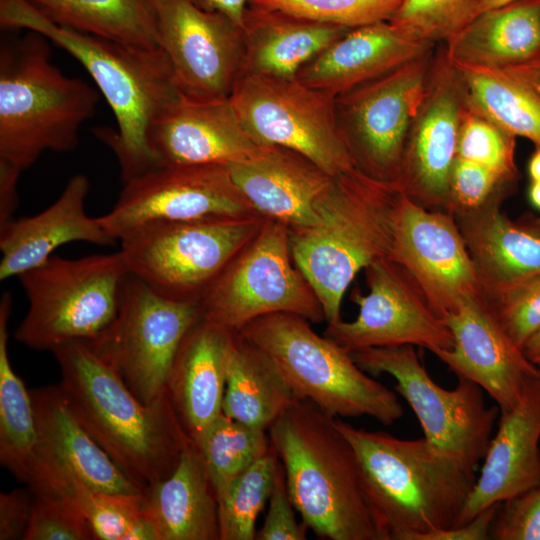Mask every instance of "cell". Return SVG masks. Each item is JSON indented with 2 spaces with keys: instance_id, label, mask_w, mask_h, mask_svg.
Listing matches in <instances>:
<instances>
[{
  "instance_id": "cell-1",
  "label": "cell",
  "mask_w": 540,
  "mask_h": 540,
  "mask_svg": "<svg viewBox=\"0 0 540 540\" xmlns=\"http://www.w3.org/2000/svg\"><path fill=\"white\" fill-rule=\"evenodd\" d=\"M70 409L123 474L142 492L167 478L193 442L167 392L145 404L86 341L51 351Z\"/></svg>"
},
{
  "instance_id": "cell-2",
  "label": "cell",
  "mask_w": 540,
  "mask_h": 540,
  "mask_svg": "<svg viewBox=\"0 0 540 540\" xmlns=\"http://www.w3.org/2000/svg\"><path fill=\"white\" fill-rule=\"evenodd\" d=\"M0 25L43 35L87 70L115 116L117 131L100 135L119 161L123 182L158 167L148 144L150 129L183 98L160 47L128 45L57 25L28 0H0Z\"/></svg>"
},
{
  "instance_id": "cell-3",
  "label": "cell",
  "mask_w": 540,
  "mask_h": 540,
  "mask_svg": "<svg viewBox=\"0 0 540 540\" xmlns=\"http://www.w3.org/2000/svg\"><path fill=\"white\" fill-rule=\"evenodd\" d=\"M335 425L351 444L375 520L387 540H421L453 528L475 484V469L438 450L425 437Z\"/></svg>"
},
{
  "instance_id": "cell-4",
  "label": "cell",
  "mask_w": 540,
  "mask_h": 540,
  "mask_svg": "<svg viewBox=\"0 0 540 540\" xmlns=\"http://www.w3.org/2000/svg\"><path fill=\"white\" fill-rule=\"evenodd\" d=\"M335 417L295 400L268 435L302 522L330 540H387L364 489L356 454Z\"/></svg>"
},
{
  "instance_id": "cell-5",
  "label": "cell",
  "mask_w": 540,
  "mask_h": 540,
  "mask_svg": "<svg viewBox=\"0 0 540 540\" xmlns=\"http://www.w3.org/2000/svg\"><path fill=\"white\" fill-rule=\"evenodd\" d=\"M402 190L358 167L333 177L317 205L318 222L289 229L293 260L315 291L325 321L341 319L356 274L389 257Z\"/></svg>"
},
{
  "instance_id": "cell-6",
  "label": "cell",
  "mask_w": 540,
  "mask_h": 540,
  "mask_svg": "<svg viewBox=\"0 0 540 540\" xmlns=\"http://www.w3.org/2000/svg\"><path fill=\"white\" fill-rule=\"evenodd\" d=\"M48 42L29 30L0 48V160L21 171L46 151L74 150L100 97L52 64Z\"/></svg>"
},
{
  "instance_id": "cell-7",
  "label": "cell",
  "mask_w": 540,
  "mask_h": 540,
  "mask_svg": "<svg viewBox=\"0 0 540 540\" xmlns=\"http://www.w3.org/2000/svg\"><path fill=\"white\" fill-rule=\"evenodd\" d=\"M239 333L274 362L297 400H307L335 418L369 416L389 426L403 416L397 395L369 376L350 352L310 322L289 313L259 317Z\"/></svg>"
},
{
  "instance_id": "cell-8",
  "label": "cell",
  "mask_w": 540,
  "mask_h": 540,
  "mask_svg": "<svg viewBox=\"0 0 540 540\" xmlns=\"http://www.w3.org/2000/svg\"><path fill=\"white\" fill-rule=\"evenodd\" d=\"M128 275L120 250L77 259L51 256L18 276L28 310L15 339L49 351L67 342L102 339L118 319Z\"/></svg>"
},
{
  "instance_id": "cell-9",
  "label": "cell",
  "mask_w": 540,
  "mask_h": 540,
  "mask_svg": "<svg viewBox=\"0 0 540 540\" xmlns=\"http://www.w3.org/2000/svg\"><path fill=\"white\" fill-rule=\"evenodd\" d=\"M259 214L209 220L155 222L119 241L129 274L156 294L200 303L230 263L261 229Z\"/></svg>"
},
{
  "instance_id": "cell-10",
  "label": "cell",
  "mask_w": 540,
  "mask_h": 540,
  "mask_svg": "<svg viewBox=\"0 0 540 540\" xmlns=\"http://www.w3.org/2000/svg\"><path fill=\"white\" fill-rule=\"evenodd\" d=\"M200 306L202 318L230 332L274 313L325 321L319 298L293 260L289 228L269 218L212 283Z\"/></svg>"
},
{
  "instance_id": "cell-11",
  "label": "cell",
  "mask_w": 540,
  "mask_h": 540,
  "mask_svg": "<svg viewBox=\"0 0 540 540\" xmlns=\"http://www.w3.org/2000/svg\"><path fill=\"white\" fill-rule=\"evenodd\" d=\"M370 375L389 374L396 391L416 415L424 437L438 450L475 469L488 449L499 414L488 407L483 389L457 376L455 388L438 385L420 362L414 346L373 347L350 352Z\"/></svg>"
},
{
  "instance_id": "cell-12",
  "label": "cell",
  "mask_w": 540,
  "mask_h": 540,
  "mask_svg": "<svg viewBox=\"0 0 540 540\" xmlns=\"http://www.w3.org/2000/svg\"><path fill=\"white\" fill-rule=\"evenodd\" d=\"M230 100L260 144L294 150L333 177L357 167L338 126L335 97L296 77L245 74Z\"/></svg>"
},
{
  "instance_id": "cell-13",
  "label": "cell",
  "mask_w": 540,
  "mask_h": 540,
  "mask_svg": "<svg viewBox=\"0 0 540 540\" xmlns=\"http://www.w3.org/2000/svg\"><path fill=\"white\" fill-rule=\"evenodd\" d=\"M201 318L200 303L164 298L129 274L115 325L105 337L89 343L133 394L150 404L166 393L178 350Z\"/></svg>"
},
{
  "instance_id": "cell-14",
  "label": "cell",
  "mask_w": 540,
  "mask_h": 540,
  "mask_svg": "<svg viewBox=\"0 0 540 540\" xmlns=\"http://www.w3.org/2000/svg\"><path fill=\"white\" fill-rule=\"evenodd\" d=\"M432 52L335 97L338 126L356 165L376 179L398 182L407 136L426 93Z\"/></svg>"
},
{
  "instance_id": "cell-15",
  "label": "cell",
  "mask_w": 540,
  "mask_h": 540,
  "mask_svg": "<svg viewBox=\"0 0 540 540\" xmlns=\"http://www.w3.org/2000/svg\"><path fill=\"white\" fill-rule=\"evenodd\" d=\"M123 184L113 208L97 217L116 241L155 222L258 214L233 181L226 165L158 166Z\"/></svg>"
},
{
  "instance_id": "cell-16",
  "label": "cell",
  "mask_w": 540,
  "mask_h": 540,
  "mask_svg": "<svg viewBox=\"0 0 540 540\" xmlns=\"http://www.w3.org/2000/svg\"><path fill=\"white\" fill-rule=\"evenodd\" d=\"M364 271L369 291L351 293L357 317L328 323L324 336L348 352L412 345L435 354L453 348L451 330L400 264L385 257Z\"/></svg>"
},
{
  "instance_id": "cell-17",
  "label": "cell",
  "mask_w": 540,
  "mask_h": 540,
  "mask_svg": "<svg viewBox=\"0 0 540 540\" xmlns=\"http://www.w3.org/2000/svg\"><path fill=\"white\" fill-rule=\"evenodd\" d=\"M159 47L172 67L180 94L188 100L230 98L244 70L242 26L187 0H153Z\"/></svg>"
},
{
  "instance_id": "cell-18",
  "label": "cell",
  "mask_w": 540,
  "mask_h": 540,
  "mask_svg": "<svg viewBox=\"0 0 540 540\" xmlns=\"http://www.w3.org/2000/svg\"><path fill=\"white\" fill-rule=\"evenodd\" d=\"M389 258L408 272L442 319L467 298L481 295L454 215L424 208L403 192Z\"/></svg>"
},
{
  "instance_id": "cell-19",
  "label": "cell",
  "mask_w": 540,
  "mask_h": 540,
  "mask_svg": "<svg viewBox=\"0 0 540 540\" xmlns=\"http://www.w3.org/2000/svg\"><path fill=\"white\" fill-rule=\"evenodd\" d=\"M466 97L445 51L432 62L426 93L404 147L397 184L429 210L447 211Z\"/></svg>"
},
{
  "instance_id": "cell-20",
  "label": "cell",
  "mask_w": 540,
  "mask_h": 540,
  "mask_svg": "<svg viewBox=\"0 0 540 540\" xmlns=\"http://www.w3.org/2000/svg\"><path fill=\"white\" fill-rule=\"evenodd\" d=\"M453 348L435 353L457 376L478 384L497 403L500 413L515 408L540 378L481 295L467 298L443 318Z\"/></svg>"
},
{
  "instance_id": "cell-21",
  "label": "cell",
  "mask_w": 540,
  "mask_h": 540,
  "mask_svg": "<svg viewBox=\"0 0 540 540\" xmlns=\"http://www.w3.org/2000/svg\"><path fill=\"white\" fill-rule=\"evenodd\" d=\"M148 144L157 166H229L254 159L268 147L247 131L230 98L183 97L153 124Z\"/></svg>"
},
{
  "instance_id": "cell-22",
  "label": "cell",
  "mask_w": 540,
  "mask_h": 540,
  "mask_svg": "<svg viewBox=\"0 0 540 540\" xmlns=\"http://www.w3.org/2000/svg\"><path fill=\"white\" fill-rule=\"evenodd\" d=\"M500 414L456 526L540 483V378L515 408Z\"/></svg>"
},
{
  "instance_id": "cell-23",
  "label": "cell",
  "mask_w": 540,
  "mask_h": 540,
  "mask_svg": "<svg viewBox=\"0 0 540 540\" xmlns=\"http://www.w3.org/2000/svg\"><path fill=\"white\" fill-rule=\"evenodd\" d=\"M228 168L254 210L289 229L318 222V202L333 179L307 157L281 146H268L256 158Z\"/></svg>"
},
{
  "instance_id": "cell-24",
  "label": "cell",
  "mask_w": 540,
  "mask_h": 540,
  "mask_svg": "<svg viewBox=\"0 0 540 540\" xmlns=\"http://www.w3.org/2000/svg\"><path fill=\"white\" fill-rule=\"evenodd\" d=\"M89 180L75 174L60 196L45 210L11 219L0 226V280L18 277L46 262L60 246L83 241L100 246L115 244L97 218L85 209Z\"/></svg>"
},
{
  "instance_id": "cell-25",
  "label": "cell",
  "mask_w": 540,
  "mask_h": 540,
  "mask_svg": "<svg viewBox=\"0 0 540 540\" xmlns=\"http://www.w3.org/2000/svg\"><path fill=\"white\" fill-rule=\"evenodd\" d=\"M433 45L389 21L351 29L297 73L303 84L337 97L430 52Z\"/></svg>"
},
{
  "instance_id": "cell-26",
  "label": "cell",
  "mask_w": 540,
  "mask_h": 540,
  "mask_svg": "<svg viewBox=\"0 0 540 540\" xmlns=\"http://www.w3.org/2000/svg\"><path fill=\"white\" fill-rule=\"evenodd\" d=\"M501 200L454 216L474 264L481 296L540 273V216L510 219Z\"/></svg>"
},
{
  "instance_id": "cell-27",
  "label": "cell",
  "mask_w": 540,
  "mask_h": 540,
  "mask_svg": "<svg viewBox=\"0 0 540 540\" xmlns=\"http://www.w3.org/2000/svg\"><path fill=\"white\" fill-rule=\"evenodd\" d=\"M232 334L201 318L185 336L170 371L166 392L195 444L222 414Z\"/></svg>"
},
{
  "instance_id": "cell-28",
  "label": "cell",
  "mask_w": 540,
  "mask_h": 540,
  "mask_svg": "<svg viewBox=\"0 0 540 540\" xmlns=\"http://www.w3.org/2000/svg\"><path fill=\"white\" fill-rule=\"evenodd\" d=\"M31 395L40 452L93 490L141 492L82 426L58 384L34 389Z\"/></svg>"
},
{
  "instance_id": "cell-29",
  "label": "cell",
  "mask_w": 540,
  "mask_h": 540,
  "mask_svg": "<svg viewBox=\"0 0 540 540\" xmlns=\"http://www.w3.org/2000/svg\"><path fill=\"white\" fill-rule=\"evenodd\" d=\"M142 494L157 540H220L217 495L194 442L173 472Z\"/></svg>"
},
{
  "instance_id": "cell-30",
  "label": "cell",
  "mask_w": 540,
  "mask_h": 540,
  "mask_svg": "<svg viewBox=\"0 0 540 540\" xmlns=\"http://www.w3.org/2000/svg\"><path fill=\"white\" fill-rule=\"evenodd\" d=\"M242 30L243 75L295 78L305 64L351 29L248 5Z\"/></svg>"
},
{
  "instance_id": "cell-31",
  "label": "cell",
  "mask_w": 540,
  "mask_h": 540,
  "mask_svg": "<svg viewBox=\"0 0 540 540\" xmlns=\"http://www.w3.org/2000/svg\"><path fill=\"white\" fill-rule=\"evenodd\" d=\"M540 49V3L516 0L487 10L445 42L449 61L504 67Z\"/></svg>"
},
{
  "instance_id": "cell-32",
  "label": "cell",
  "mask_w": 540,
  "mask_h": 540,
  "mask_svg": "<svg viewBox=\"0 0 540 540\" xmlns=\"http://www.w3.org/2000/svg\"><path fill=\"white\" fill-rule=\"evenodd\" d=\"M296 400L271 358L239 332H233L222 413L268 431Z\"/></svg>"
},
{
  "instance_id": "cell-33",
  "label": "cell",
  "mask_w": 540,
  "mask_h": 540,
  "mask_svg": "<svg viewBox=\"0 0 540 540\" xmlns=\"http://www.w3.org/2000/svg\"><path fill=\"white\" fill-rule=\"evenodd\" d=\"M57 25L112 41L159 48L153 0H28Z\"/></svg>"
},
{
  "instance_id": "cell-34",
  "label": "cell",
  "mask_w": 540,
  "mask_h": 540,
  "mask_svg": "<svg viewBox=\"0 0 540 540\" xmlns=\"http://www.w3.org/2000/svg\"><path fill=\"white\" fill-rule=\"evenodd\" d=\"M12 298L0 301V463L27 484L38 461L40 441L31 391L14 371L8 355Z\"/></svg>"
},
{
  "instance_id": "cell-35",
  "label": "cell",
  "mask_w": 540,
  "mask_h": 540,
  "mask_svg": "<svg viewBox=\"0 0 540 540\" xmlns=\"http://www.w3.org/2000/svg\"><path fill=\"white\" fill-rule=\"evenodd\" d=\"M451 63L471 110L540 148V96L536 92L502 68Z\"/></svg>"
},
{
  "instance_id": "cell-36",
  "label": "cell",
  "mask_w": 540,
  "mask_h": 540,
  "mask_svg": "<svg viewBox=\"0 0 540 540\" xmlns=\"http://www.w3.org/2000/svg\"><path fill=\"white\" fill-rule=\"evenodd\" d=\"M57 491L78 505L92 525L97 540H157L141 492L96 491L66 469L60 472Z\"/></svg>"
},
{
  "instance_id": "cell-37",
  "label": "cell",
  "mask_w": 540,
  "mask_h": 540,
  "mask_svg": "<svg viewBox=\"0 0 540 540\" xmlns=\"http://www.w3.org/2000/svg\"><path fill=\"white\" fill-rule=\"evenodd\" d=\"M217 500L233 480L271 449L268 431L221 414L196 444Z\"/></svg>"
},
{
  "instance_id": "cell-38",
  "label": "cell",
  "mask_w": 540,
  "mask_h": 540,
  "mask_svg": "<svg viewBox=\"0 0 540 540\" xmlns=\"http://www.w3.org/2000/svg\"><path fill=\"white\" fill-rule=\"evenodd\" d=\"M278 462L271 446L218 499L220 540H255L256 521L270 498Z\"/></svg>"
},
{
  "instance_id": "cell-39",
  "label": "cell",
  "mask_w": 540,
  "mask_h": 540,
  "mask_svg": "<svg viewBox=\"0 0 540 540\" xmlns=\"http://www.w3.org/2000/svg\"><path fill=\"white\" fill-rule=\"evenodd\" d=\"M483 0H403L389 21L432 44L446 42L478 14Z\"/></svg>"
},
{
  "instance_id": "cell-40",
  "label": "cell",
  "mask_w": 540,
  "mask_h": 540,
  "mask_svg": "<svg viewBox=\"0 0 540 540\" xmlns=\"http://www.w3.org/2000/svg\"><path fill=\"white\" fill-rule=\"evenodd\" d=\"M403 0H249L252 7L278 10L350 29L390 21Z\"/></svg>"
},
{
  "instance_id": "cell-41",
  "label": "cell",
  "mask_w": 540,
  "mask_h": 540,
  "mask_svg": "<svg viewBox=\"0 0 540 540\" xmlns=\"http://www.w3.org/2000/svg\"><path fill=\"white\" fill-rule=\"evenodd\" d=\"M515 138L466 105L460 123L457 157L486 166L516 183Z\"/></svg>"
},
{
  "instance_id": "cell-42",
  "label": "cell",
  "mask_w": 540,
  "mask_h": 540,
  "mask_svg": "<svg viewBox=\"0 0 540 540\" xmlns=\"http://www.w3.org/2000/svg\"><path fill=\"white\" fill-rule=\"evenodd\" d=\"M32 493V513L24 540H97L92 525L71 498L51 491Z\"/></svg>"
},
{
  "instance_id": "cell-43",
  "label": "cell",
  "mask_w": 540,
  "mask_h": 540,
  "mask_svg": "<svg viewBox=\"0 0 540 540\" xmlns=\"http://www.w3.org/2000/svg\"><path fill=\"white\" fill-rule=\"evenodd\" d=\"M482 298L507 335L523 350L540 328V273Z\"/></svg>"
},
{
  "instance_id": "cell-44",
  "label": "cell",
  "mask_w": 540,
  "mask_h": 540,
  "mask_svg": "<svg viewBox=\"0 0 540 540\" xmlns=\"http://www.w3.org/2000/svg\"><path fill=\"white\" fill-rule=\"evenodd\" d=\"M515 184L486 166L456 157L450 176L448 212L458 216L492 201H503Z\"/></svg>"
},
{
  "instance_id": "cell-45",
  "label": "cell",
  "mask_w": 540,
  "mask_h": 540,
  "mask_svg": "<svg viewBox=\"0 0 540 540\" xmlns=\"http://www.w3.org/2000/svg\"><path fill=\"white\" fill-rule=\"evenodd\" d=\"M490 539L540 540V483L501 503Z\"/></svg>"
},
{
  "instance_id": "cell-46",
  "label": "cell",
  "mask_w": 540,
  "mask_h": 540,
  "mask_svg": "<svg viewBox=\"0 0 540 540\" xmlns=\"http://www.w3.org/2000/svg\"><path fill=\"white\" fill-rule=\"evenodd\" d=\"M269 507L262 527L257 530V540H305L306 525L299 523L295 515V507L291 501L285 471L278 462L274 486L268 500Z\"/></svg>"
},
{
  "instance_id": "cell-47",
  "label": "cell",
  "mask_w": 540,
  "mask_h": 540,
  "mask_svg": "<svg viewBox=\"0 0 540 540\" xmlns=\"http://www.w3.org/2000/svg\"><path fill=\"white\" fill-rule=\"evenodd\" d=\"M32 503L33 493L29 487L0 494V540H24Z\"/></svg>"
},
{
  "instance_id": "cell-48",
  "label": "cell",
  "mask_w": 540,
  "mask_h": 540,
  "mask_svg": "<svg viewBox=\"0 0 540 540\" xmlns=\"http://www.w3.org/2000/svg\"><path fill=\"white\" fill-rule=\"evenodd\" d=\"M500 506L501 503L491 505L470 521L447 530L429 533L421 540H488Z\"/></svg>"
},
{
  "instance_id": "cell-49",
  "label": "cell",
  "mask_w": 540,
  "mask_h": 540,
  "mask_svg": "<svg viewBox=\"0 0 540 540\" xmlns=\"http://www.w3.org/2000/svg\"><path fill=\"white\" fill-rule=\"evenodd\" d=\"M21 170L0 160V226L10 221L18 205L17 182Z\"/></svg>"
},
{
  "instance_id": "cell-50",
  "label": "cell",
  "mask_w": 540,
  "mask_h": 540,
  "mask_svg": "<svg viewBox=\"0 0 540 540\" xmlns=\"http://www.w3.org/2000/svg\"><path fill=\"white\" fill-rule=\"evenodd\" d=\"M499 68L504 69L540 96V49L523 61Z\"/></svg>"
},
{
  "instance_id": "cell-51",
  "label": "cell",
  "mask_w": 540,
  "mask_h": 540,
  "mask_svg": "<svg viewBox=\"0 0 540 540\" xmlns=\"http://www.w3.org/2000/svg\"><path fill=\"white\" fill-rule=\"evenodd\" d=\"M195 7L207 11L221 13L242 26L243 15L249 0H187Z\"/></svg>"
},
{
  "instance_id": "cell-52",
  "label": "cell",
  "mask_w": 540,
  "mask_h": 540,
  "mask_svg": "<svg viewBox=\"0 0 540 540\" xmlns=\"http://www.w3.org/2000/svg\"><path fill=\"white\" fill-rule=\"evenodd\" d=\"M523 352L535 365L540 363V328L527 340Z\"/></svg>"
},
{
  "instance_id": "cell-53",
  "label": "cell",
  "mask_w": 540,
  "mask_h": 540,
  "mask_svg": "<svg viewBox=\"0 0 540 540\" xmlns=\"http://www.w3.org/2000/svg\"><path fill=\"white\" fill-rule=\"evenodd\" d=\"M528 173L531 181H540V148L535 147L528 162Z\"/></svg>"
},
{
  "instance_id": "cell-54",
  "label": "cell",
  "mask_w": 540,
  "mask_h": 540,
  "mask_svg": "<svg viewBox=\"0 0 540 540\" xmlns=\"http://www.w3.org/2000/svg\"><path fill=\"white\" fill-rule=\"evenodd\" d=\"M528 198L532 206L540 211V181H531Z\"/></svg>"
},
{
  "instance_id": "cell-55",
  "label": "cell",
  "mask_w": 540,
  "mask_h": 540,
  "mask_svg": "<svg viewBox=\"0 0 540 540\" xmlns=\"http://www.w3.org/2000/svg\"><path fill=\"white\" fill-rule=\"evenodd\" d=\"M514 1H516V0H483L481 5H480V8H479V14L483 13V12H485L487 10H490V9H494V8L504 6V5L509 4L511 2H514Z\"/></svg>"
},
{
  "instance_id": "cell-56",
  "label": "cell",
  "mask_w": 540,
  "mask_h": 540,
  "mask_svg": "<svg viewBox=\"0 0 540 540\" xmlns=\"http://www.w3.org/2000/svg\"><path fill=\"white\" fill-rule=\"evenodd\" d=\"M537 367H538V369H539V373H540V363H539V364H537Z\"/></svg>"
},
{
  "instance_id": "cell-57",
  "label": "cell",
  "mask_w": 540,
  "mask_h": 540,
  "mask_svg": "<svg viewBox=\"0 0 540 540\" xmlns=\"http://www.w3.org/2000/svg\"><path fill=\"white\" fill-rule=\"evenodd\" d=\"M538 2L540 3V0H538Z\"/></svg>"
}]
</instances>
